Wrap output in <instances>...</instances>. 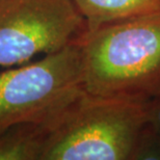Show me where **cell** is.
<instances>
[{
    "instance_id": "1",
    "label": "cell",
    "mask_w": 160,
    "mask_h": 160,
    "mask_svg": "<svg viewBox=\"0 0 160 160\" xmlns=\"http://www.w3.org/2000/svg\"><path fill=\"white\" fill-rule=\"evenodd\" d=\"M80 46L85 92L138 103L160 92V12L85 31Z\"/></svg>"
},
{
    "instance_id": "3",
    "label": "cell",
    "mask_w": 160,
    "mask_h": 160,
    "mask_svg": "<svg viewBox=\"0 0 160 160\" xmlns=\"http://www.w3.org/2000/svg\"><path fill=\"white\" fill-rule=\"evenodd\" d=\"M83 89L80 41L1 73L0 132L16 124H47Z\"/></svg>"
},
{
    "instance_id": "4",
    "label": "cell",
    "mask_w": 160,
    "mask_h": 160,
    "mask_svg": "<svg viewBox=\"0 0 160 160\" xmlns=\"http://www.w3.org/2000/svg\"><path fill=\"white\" fill-rule=\"evenodd\" d=\"M86 30L73 0H0V66L57 52Z\"/></svg>"
},
{
    "instance_id": "5",
    "label": "cell",
    "mask_w": 160,
    "mask_h": 160,
    "mask_svg": "<svg viewBox=\"0 0 160 160\" xmlns=\"http://www.w3.org/2000/svg\"><path fill=\"white\" fill-rule=\"evenodd\" d=\"M92 31L116 22L160 12V0H73Z\"/></svg>"
},
{
    "instance_id": "6",
    "label": "cell",
    "mask_w": 160,
    "mask_h": 160,
    "mask_svg": "<svg viewBox=\"0 0 160 160\" xmlns=\"http://www.w3.org/2000/svg\"><path fill=\"white\" fill-rule=\"evenodd\" d=\"M46 127L21 123L0 132V160H41Z\"/></svg>"
},
{
    "instance_id": "7",
    "label": "cell",
    "mask_w": 160,
    "mask_h": 160,
    "mask_svg": "<svg viewBox=\"0 0 160 160\" xmlns=\"http://www.w3.org/2000/svg\"><path fill=\"white\" fill-rule=\"evenodd\" d=\"M148 114V128L160 142V92L146 103Z\"/></svg>"
},
{
    "instance_id": "2",
    "label": "cell",
    "mask_w": 160,
    "mask_h": 160,
    "mask_svg": "<svg viewBox=\"0 0 160 160\" xmlns=\"http://www.w3.org/2000/svg\"><path fill=\"white\" fill-rule=\"evenodd\" d=\"M45 127L41 160L138 159L148 133L147 106L83 89Z\"/></svg>"
}]
</instances>
